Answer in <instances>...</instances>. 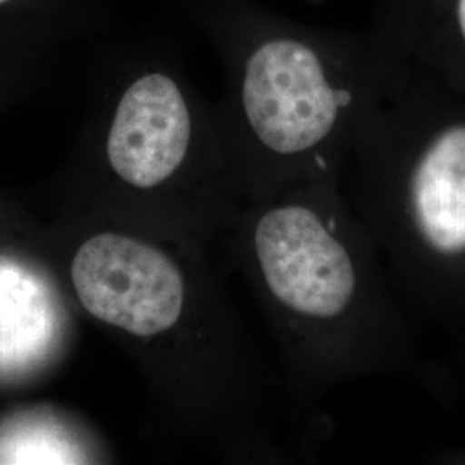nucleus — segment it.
<instances>
[{
	"instance_id": "obj_1",
	"label": "nucleus",
	"mask_w": 465,
	"mask_h": 465,
	"mask_svg": "<svg viewBox=\"0 0 465 465\" xmlns=\"http://www.w3.org/2000/svg\"><path fill=\"white\" fill-rule=\"evenodd\" d=\"M226 236L305 434L336 388L416 376V317L338 176L243 203Z\"/></svg>"
},
{
	"instance_id": "obj_2",
	"label": "nucleus",
	"mask_w": 465,
	"mask_h": 465,
	"mask_svg": "<svg viewBox=\"0 0 465 465\" xmlns=\"http://www.w3.org/2000/svg\"><path fill=\"white\" fill-rule=\"evenodd\" d=\"M364 138L343 188L414 317L465 322V109L426 105Z\"/></svg>"
},
{
	"instance_id": "obj_3",
	"label": "nucleus",
	"mask_w": 465,
	"mask_h": 465,
	"mask_svg": "<svg viewBox=\"0 0 465 465\" xmlns=\"http://www.w3.org/2000/svg\"><path fill=\"white\" fill-rule=\"evenodd\" d=\"M71 282L88 314L145 347L164 384L213 372L245 328L200 261L128 232L88 238L73 257Z\"/></svg>"
},
{
	"instance_id": "obj_4",
	"label": "nucleus",
	"mask_w": 465,
	"mask_h": 465,
	"mask_svg": "<svg viewBox=\"0 0 465 465\" xmlns=\"http://www.w3.org/2000/svg\"><path fill=\"white\" fill-rule=\"evenodd\" d=\"M359 95L338 82L316 50L271 40L245 59L234 100V138L226 159L243 203L292 184L338 176L343 136Z\"/></svg>"
},
{
	"instance_id": "obj_5",
	"label": "nucleus",
	"mask_w": 465,
	"mask_h": 465,
	"mask_svg": "<svg viewBox=\"0 0 465 465\" xmlns=\"http://www.w3.org/2000/svg\"><path fill=\"white\" fill-rule=\"evenodd\" d=\"M99 0H0V50L34 59L84 34Z\"/></svg>"
},
{
	"instance_id": "obj_6",
	"label": "nucleus",
	"mask_w": 465,
	"mask_h": 465,
	"mask_svg": "<svg viewBox=\"0 0 465 465\" xmlns=\"http://www.w3.org/2000/svg\"><path fill=\"white\" fill-rule=\"evenodd\" d=\"M32 61L34 59L21 57V55H15V54L0 50V86H2L4 82L11 80L17 71L26 69Z\"/></svg>"
}]
</instances>
